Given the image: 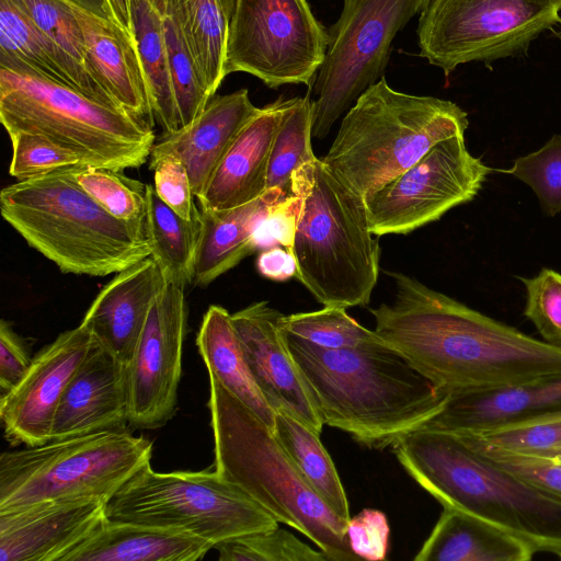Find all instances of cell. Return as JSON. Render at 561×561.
I'll return each instance as SVG.
<instances>
[{
    "label": "cell",
    "instance_id": "cell-1",
    "mask_svg": "<svg viewBox=\"0 0 561 561\" xmlns=\"http://www.w3.org/2000/svg\"><path fill=\"white\" fill-rule=\"evenodd\" d=\"M391 304L370 309L375 332L448 396L561 373V347L534 339L401 272Z\"/></svg>",
    "mask_w": 561,
    "mask_h": 561
},
{
    "label": "cell",
    "instance_id": "cell-2",
    "mask_svg": "<svg viewBox=\"0 0 561 561\" xmlns=\"http://www.w3.org/2000/svg\"><path fill=\"white\" fill-rule=\"evenodd\" d=\"M285 334L324 425L367 448L392 447L436 415L448 398L379 336L332 350Z\"/></svg>",
    "mask_w": 561,
    "mask_h": 561
},
{
    "label": "cell",
    "instance_id": "cell-3",
    "mask_svg": "<svg viewBox=\"0 0 561 561\" xmlns=\"http://www.w3.org/2000/svg\"><path fill=\"white\" fill-rule=\"evenodd\" d=\"M407 473L443 506L561 553V500L497 466L455 433L419 428L392 446Z\"/></svg>",
    "mask_w": 561,
    "mask_h": 561
},
{
    "label": "cell",
    "instance_id": "cell-4",
    "mask_svg": "<svg viewBox=\"0 0 561 561\" xmlns=\"http://www.w3.org/2000/svg\"><path fill=\"white\" fill-rule=\"evenodd\" d=\"M78 168L2 188L3 219L66 274L103 277L151 256L145 218L123 220L108 214L79 185Z\"/></svg>",
    "mask_w": 561,
    "mask_h": 561
},
{
    "label": "cell",
    "instance_id": "cell-5",
    "mask_svg": "<svg viewBox=\"0 0 561 561\" xmlns=\"http://www.w3.org/2000/svg\"><path fill=\"white\" fill-rule=\"evenodd\" d=\"M208 408L215 471L309 538L330 561L360 560L350 547L347 522L309 484L273 431L213 375Z\"/></svg>",
    "mask_w": 561,
    "mask_h": 561
},
{
    "label": "cell",
    "instance_id": "cell-6",
    "mask_svg": "<svg viewBox=\"0 0 561 561\" xmlns=\"http://www.w3.org/2000/svg\"><path fill=\"white\" fill-rule=\"evenodd\" d=\"M300 209L293 245L296 276L324 307L370 301L380 245L369 230L365 201L341 183L321 158L293 174Z\"/></svg>",
    "mask_w": 561,
    "mask_h": 561
},
{
    "label": "cell",
    "instance_id": "cell-7",
    "mask_svg": "<svg viewBox=\"0 0 561 561\" xmlns=\"http://www.w3.org/2000/svg\"><path fill=\"white\" fill-rule=\"evenodd\" d=\"M468 114L456 103L392 89L382 76L347 110L321 158L332 174L366 199L437 142L465 135Z\"/></svg>",
    "mask_w": 561,
    "mask_h": 561
},
{
    "label": "cell",
    "instance_id": "cell-8",
    "mask_svg": "<svg viewBox=\"0 0 561 561\" xmlns=\"http://www.w3.org/2000/svg\"><path fill=\"white\" fill-rule=\"evenodd\" d=\"M0 121L76 152L88 165L124 171L142 165L156 142L152 126L127 112L44 77L0 67Z\"/></svg>",
    "mask_w": 561,
    "mask_h": 561
},
{
    "label": "cell",
    "instance_id": "cell-9",
    "mask_svg": "<svg viewBox=\"0 0 561 561\" xmlns=\"http://www.w3.org/2000/svg\"><path fill=\"white\" fill-rule=\"evenodd\" d=\"M152 443L103 431L0 456V512L44 501L108 500L150 463Z\"/></svg>",
    "mask_w": 561,
    "mask_h": 561
},
{
    "label": "cell",
    "instance_id": "cell-10",
    "mask_svg": "<svg viewBox=\"0 0 561 561\" xmlns=\"http://www.w3.org/2000/svg\"><path fill=\"white\" fill-rule=\"evenodd\" d=\"M106 516L113 520L186 531L214 548L279 524L216 471L157 472L150 463L108 500Z\"/></svg>",
    "mask_w": 561,
    "mask_h": 561
},
{
    "label": "cell",
    "instance_id": "cell-11",
    "mask_svg": "<svg viewBox=\"0 0 561 561\" xmlns=\"http://www.w3.org/2000/svg\"><path fill=\"white\" fill-rule=\"evenodd\" d=\"M560 10V0H430L420 13V56L445 75L518 56L561 22Z\"/></svg>",
    "mask_w": 561,
    "mask_h": 561
},
{
    "label": "cell",
    "instance_id": "cell-12",
    "mask_svg": "<svg viewBox=\"0 0 561 561\" xmlns=\"http://www.w3.org/2000/svg\"><path fill=\"white\" fill-rule=\"evenodd\" d=\"M430 0H343L313 82L312 137L323 139L341 115L382 76L393 38Z\"/></svg>",
    "mask_w": 561,
    "mask_h": 561
},
{
    "label": "cell",
    "instance_id": "cell-13",
    "mask_svg": "<svg viewBox=\"0 0 561 561\" xmlns=\"http://www.w3.org/2000/svg\"><path fill=\"white\" fill-rule=\"evenodd\" d=\"M329 34L306 0H237L228 23L225 75L245 72L268 88L310 85Z\"/></svg>",
    "mask_w": 561,
    "mask_h": 561
},
{
    "label": "cell",
    "instance_id": "cell-14",
    "mask_svg": "<svg viewBox=\"0 0 561 561\" xmlns=\"http://www.w3.org/2000/svg\"><path fill=\"white\" fill-rule=\"evenodd\" d=\"M491 172L469 152L463 135L444 139L364 199L369 230L377 237L408 234L436 221L471 202Z\"/></svg>",
    "mask_w": 561,
    "mask_h": 561
},
{
    "label": "cell",
    "instance_id": "cell-15",
    "mask_svg": "<svg viewBox=\"0 0 561 561\" xmlns=\"http://www.w3.org/2000/svg\"><path fill=\"white\" fill-rule=\"evenodd\" d=\"M186 321L184 288L167 283L127 365L128 423L135 428H159L175 414Z\"/></svg>",
    "mask_w": 561,
    "mask_h": 561
},
{
    "label": "cell",
    "instance_id": "cell-16",
    "mask_svg": "<svg viewBox=\"0 0 561 561\" xmlns=\"http://www.w3.org/2000/svg\"><path fill=\"white\" fill-rule=\"evenodd\" d=\"M93 341L90 329L80 323L60 333L33 357L21 381L1 394L0 417L8 440L26 446L50 440L58 404Z\"/></svg>",
    "mask_w": 561,
    "mask_h": 561
},
{
    "label": "cell",
    "instance_id": "cell-17",
    "mask_svg": "<svg viewBox=\"0 0 561 561\" xmlns=\"http://www.w3.org/2000/svg\"><path fill=\"white\" fill-rule=\"evenodd\" d=\"M284 314L256 301L231 314L250 370L274 411H286L317 434L324 425L286 341Z\"/></svg>",
    "mask_w": 561,
    "mask_h": 561
},
{
    "label": "cell",
    "instance_id": "cell-18",
    "mask_svg": "<svg viewBox=\"0 0 561 561\" xmlns=\"http://www.w3.org/2000/svg\"><path fill=\"white\" fill-rule=\"evenodd\" d=\"M106 503L44 501L0 512V561H61L107 518Z\"/></svg>",
    "mask_w": 561,
    "mask_h": 561
},
{
    "label": "cell",
    "instance_id": "cell-19",
    "mask_svg": "<svg viewBox=\"0 0 561 561\" xmlns=\"http://www.w3.org/2000/svg\"><path fill=\"white\" fill-rule=\"evenodd\" d=\"M127 423V365L94 340L61 397L50 440L123 430Z\"/></svg>",
    "mask_w": 561,
    "mask_h": 561
},
{
    "label": "cell",
    "instance_id": "cell-20",
    "mask_svg": "<svg viewBox=\"0 0 561 561\" xmlns=\"http://www.w3.org/2000/svg\"><path fill=\"white\" fill-rule=\"evenodd\" d=\"M69 1L81 30L90 75L119 108L152 126L154 116L135 36L111 18Z\"/></svg>",
    "mask_w": 561,
    "mask_h": 561
},
{
    "label": "cell",
    "instance_id": "cell-21",
    "mask_svg": "<svg viewBox=\"0 0 561 561\" xmlns=\"http://www.w3.org/2000/svg\"><path fill=\"white\" fill-rule=\"evenodd\" d=\"M561 410V373L488 391L450 394L421 428L477 434Z\"/></svg>",
    "mask_w": 561,
    "mask_h": 561
},
{
    "label": "cell",
    "instance_id": "cell-22",
    "mask_svg": "<svg viewBox=\"0 0 561 561\" xmlns=\"http://www.w3.org/2000/svg\"><path fill=\"white\" fill-rule=\"evenodd\" d=\"M165 284L161 270L149 256L116 273L94 298L81 323L100 345L128 365Z\"/></svg>",
    "mask_w": 561,
    "mask_h": 561
},
{
    "label": "cell",
    "instance_id": "cell-23",
    "mask_svg": "<svg viewBox=\"0 0 561 561\" xmlns=\"http://www.w3.org/2000/svg\"><path fill=\"white\" fill-rule=\"evenodd\" d=\"M247 89L213 96L201 114L154 142L149 159L174 154L185 164L196 199L245 124L259 112Z\"/></svg>",
    "mask_w": 561,
    "mask_h": 561
},
{
    "label": "cell",
    "instance_id": "cell-24",
    "mask_svg": "<svg viewBox=\"0 0 561 561\" xmlns=\"http://www.w3.org/2000/svg\"><path fill=\"white\" fill-rule=\"evenodd\" d=\"M285 103L279 98L260 107L241 129L197 198L201 209H229L264 194L271 150Z\"/></svg>",
    "mask_w": 561,
    "mask_h": 561
},
{
    "label": "cell",
    "instance_id": "cell-25",
    "mask_svg": "<svg viewBox=\"0 0 561 561\" xmlns=\"http://www.w3.org/2000/svg\"><path fill=\"white\" fill-rule=\"evenodd\" d=\"M213 548L186 531L106 518L61 561H196Z\"/></svg>",
    "mask_w": 561,
    "mask_h": 561
},
{
    "label": "cell",
    "instance_id": "cell-26",
    "mask_svg": "<svg viewBox=\"0 0 561 561\" xmlns=\"http://www.w3.org/2000/svg\"><path fill=\"white\" fill-rule=\"evenodd\" d=\"M0 67L44 77L119 108L12 0H0Z\"/></svg>",
    "mask_w": 561,
    "mask_h": 561
},
{
    "label": "cell",
    "instance_id": "cell-27",
    "mask_svg": "<svg viewBox=\"0 0 561 561\" xmlns=\"http://www.w3.org/2000/svg\"><path fill=\"white\" fill-rule=\"evenodd\" d=\"M266 190L259 198L229 209H201V234L192 286L207 287L256 251L254 232L267 209L285 197Z\"/></svg>",
    "mask_w": 561,
    "mask_h": 561
},
{
    "label": "cell",
    "instance_id": "cell-28",
    "mask_svg": "<svg viewBox=\"0 0 561 561\" xmlns=\"http://www.w3.org/2000/svg\"><path fill=\"white\" fill-rule=\"evenodd\" d=\"M443 507L414 561H529L537 552L527 541L483 518Z\"/></svg>",
    "mask_w": 561,
    "mask_h": 561
},
{
    "label": "cell",
    "instance_id": "cell-29",
    "mask_svg": "<svg viewBox=\"0 0 561 561\" xmlns=\"http://www.w3.org/2000/svg\"><path fill=\"white\" fill-rule=\"evenodd\" d=\"M196 345L208 374L274 431L275 411L250 370L231 314L224 307L209 306L197 332Z\"/></svg>",
    "mask_w": 561,
    "mask_h": 561
},
{
    "label": "cell",
    "instance_id": "cell-30",
    "mask_svg": "<svg viewBox=\"0 0 561 561\" xmlns=\"http://www.w3.org/2000/svg\"><path fill=\"white\" fill-rule=\"evenodd\" d=\"M146 233L167 283L182 288L192 285L201 234L199 214L187 220L168 206L154 186L146 184Z\"/></svg>",
    "mask_w": 561,
    "mask_h": 561
},
{
    "label": "cell",
    "instance_id": "cell-31",
    "mask_svg": "<svg viewBox=\"0 0 561 561\" xmlns=\"http://www.w3.org/2000/svg\"><path fill=\"white\" fill-rule=\"evenodd\" d=\"M133 32L147 79L151 107L163 134L180 128L162 15L149 0H130Z\"/></svg>",
    "mask_w": 561,
    "mask_h": 561
},
{
    "label": "cell",
    "instance_id": "cell-32",
    "mask_svg": "<svg viewBox=\"0 0 561 561\" xmlns=\"http://www.w3.org/2000/svg\"><path fill=\"white\" fill-rule=\"evenodd\" d=\"M273 433L314 491L335 514L348 522L346 492L320 435L286 411L275 412Z\"/></svg>",
    "mask_w": 561,
    "mask_h": 561
},
{
    "label": "cell",
    "instance_id": "cell-33",
    "mask_svg": "<svg viewBox=\"0 0 561 561\" xmlns=\"http://www.w3.org/2000/svg\"><path fill=\"white\" fill-rule=\"evenodd\" d=\"M211 99L225 79L228 19L220 0H168Z\"/></svg>",
    "mask_w": 561,
    "mask_h": 561
},
{
    "label": "cell",
    "instance_id": "cell-34",
    "mask_svg": "<svg viewBox=\"0 0 561 561\" xmlns=\"http://www.w3.org/2000/svg\"><path fill=\"white\" fill-rule=\"evenodd\" d=\"M313 111V100L309 93L286 100L271 150L266 190H278L286 196L294 195V172L318 158L311 144Z\"/></svg>",
    "mask_w": 561,
    "mask_h": 561
},
{
    "label": "cell",
    "instance_id": "cell-35",
    "mask_svg": "<svg viewBox=\"0 0 561 561\" xmlns=\"http://www.w3.org/2000/svg\"><path fill=\"white\" fill-rule=\"evenodd\" d=\"M159 11L162 15L170 73L181 128L201 114L210 98L204 87L181 25L168 0H164Z\"/></svg>",
    "mask_w": 561,
    "mask_h": 561
},
{
    "label": "cell",
    "instance_id": "cell-36",
    "mask_svg": "<svg viewBox=\"0 0 561 561\" xmlns=\"http://www.w3.org/2000/svg\"><path fill=\"white\" fill-rule=\"evenodd\" d=\"M282 327L288 333L332 350L356 347L378 337L375 330L360 325L341 307L284 314Z\"/></svg>",
    "mask_w": 561,
    "mask_h": 561
},
{
    "label": "cell",
    "instance_id": "cell-37",
    "mask_svg": "<svg viewBox=\"0 0 561 561\" xmlns=\"http://www.w3.org/2000/svg\"><path fill=\"white\" fill-rule=\"evenodd\" d=\"M79 185L108 214L123 220H138L146 214V184L121 171L92 165L79 167Z\"/></svg>",
    "mask_w": 561,
    "mask_h": 561
},
{
    "label": "cell",
    "instance_id": "cell-38",
    "mask_svg": "<svg viewBox=\"0 0 561 561\" xmlns=\"http://www.w3.org/2000/svg\"><path fill=\"white\" fill-rule=\"evenodd\" d=\"M220 561H329L279 527L233 538L216 546Z\"/></svg>",
    "mask_w": 561,
    "mask_h": 561
},
{
    "label": "cell",
    "instance_id": "cell-39",
    "mask_svg": "<svg viewBox=\"0 0 561 561\" xmlns=\"http://www.w3.org/2000/svg\"><path fill=\"white\" fill-rule=\"evenodd\" d=\"M470 435L507 451L550 458L561 454V410L522 423Z\"/></svg>",
    "mask_w": 561,
    "mask_h": 561
},
{
    "label": "cell",
    "instance_id": "cell-40",
    "mask_svg": "<svg viewBox=\"0 0 561 561\" xmlns=\"http://www.w3.org/2000/svg\"><path fill=\"white\" fill-rule=\"evenodd\" d=\"M500 171L530 186L545 215L553 217L561 211V135H553L540 149Z\"/></svg>",
    "mask_w": 561,
    "mask_h": 561
},
{
    "label": "cell",
    "instance_id": "cell-41",
    "mask_svg": "<svg viewBox=\"0 0 561 561\" xmlns=\"http://www.w3.org/2000/svg\"><path fill=\"white\" fill-rule=\"evenodd\" d=\"M12 1L83 72H85L91 79H93L87 67L85 51L81 30L69 0Z\"/></svg>",
    "mask_w": 561,
    "mask_h": 561
},
{
    "label": "cell",
    "instance_id": "cell-42",
    "mask_svg": "<svg viewBox=\"0 0 561 561\" xmlns=\"http://www.w3.org/2000/svg\"><path fill=\"white\" fill-rule=\"evenodd\" d=\"M9 137L12 144L9 173L18 181L65 168L88 165L76 152L47 138L27 133H16Z\"/></svg>",
    "mask_w": 561,
    "mask_h": 561
},
{
    "label": "cell",
    "instance_id": "cell-43",
    "mask_svg": "<svg viewBox=\"0 0 561 561\" xmlns=\"http://www.w3.org/2000/svg\"><path fill=\"white\" fill-rule=\"evenodd\" d=\"M518 279L527 294L524 314L545 342L561 347V274L542 268L535 277Z\"/></svg>",
    "mask_w": 561,
    "mask_h": 561
},
{
    "label": "cell",
    "instance_id": "cell-44",
    "mask_svg": "<svg viewBox=\"0 0 561 561\" xmlns=\"http://www.w3.org/2000/svg\"><path fill=\"white\" fill-rule=\"evenodd\" d=\"M457 435L497 466L561 500V463L507 451L491 446L474 435Z\"/></svg>",
    "mask_w": 561,
    "mask_h": 561
},
{
    "label": "cell",
    "instance_id": "cell-45",
    "mask_svg": "<svg viewBox=\"0 0 561 561\" xmlns=\"http://www.w3.org/2000/svg\"><path fill=\"white\" fill-rule=\"evenodd\" d=\"M158 196L181 217L191 220L198 216L191 179L183 161L174 154L149 159Z\"/></svg>",
    "mask_w": 561,
    "mask_h": 561
},
{
    "label": "cell",
    "instance_id": "cell-46",
    "mask_svg": "<svg viewBox=\"0 0 561 561\" xmlns=\"http://www.w3.org/2000/svg\"><path fill=\"white\" fill-rule=\"evenodd\" d=\"M346 536L352 551L360 559L381 561L389 548L390 526L385 513L364 508L347 522Z\"/></svg>",
    "mask_w": 561,
    "mask_h": 561
},
{
    "label": "cell",
    "instance_id": "cell-47",
    "mask_svg": "<svg viewBox=\"0 0 561 561\" xmlns=\"http://www.w3.org/2000/svg\"><path fill=\"white\" fill-rule=\"evenodd\" d=\"M300 209L297 195L285 196L274 203L259 222L254 232L256 251L280 245L293 252Z\"/></svg>",
    "mask_w": 561,
    "mask_h": 561
},
{
    "label": "cell",
    "instance_id": "cell-48",
    "mask_svg": "<svg viewBox=\"0 0 561 561\" xmlns=\"http://www.w3.org/2000/svg\"><path fill=\"white\" fill-rule=\"evenodd\" d=\"M32 359L24 341L10 322H0V388L1 394L15 387L28 370Z\"/></svg>",
    "mask_w": 561,
    "mask_h": 561
},
{
    "label": "cell",
    "instance_id": "cell-49",
    "mask_svg": "<svg viewBox=\"0 0 561 561\" xmlns=\"http://www.w3.org/2000/svg\"><path fill=\"white\" fill-rule=\"evenodd\" d=\"M257 272L265 278L284 282L296 276V260L291 252L280 245L263 251L256 259Z\"/></svg>",
    "mask_w": 561,
    "mask_h": 561
},
{
    "label": "cell",
    "instance_id": "cell-50",
    "mask_svg": "<svg viewBox=\"0 0 561 561\" xmlns=\"http://www.w3.org/2000/svg\"><path fill=\"white\" fill-rule=\"evenodd\" d=\"M112 19L127 33L134 35L130 0H106Z\"/></svg>",
    "mask_w": 561,
    "mask_h": 561
},
{
    "label": "cell",
    "instance_id": "cell-51",
    "mask_svg": "<svg viewBox=\"0 0 561 561\" xmlns=\"http://www.w3.org/2000/svg\"><path fill=\"white\" fill-rule=\"evenodd\" d=\"M76 1L98 14L108 16L112 19L110 8L107 5L106 0H76Z\"/></svg>",
    "mask_w": 561,
    "mask_h": 561
},
{
    "label": "cell",
    "instance_id": "cell-52",
    "mask_svg": "<svg viewBox=\"0 0 561 561\" xmlns=\"http://www.w3.org/2000/svg\"><path fill=\"white\" fill-rule=\"evenodd\" d=\"M228 22L234 11L237 0H220Z\"/></svg>",
    "mask_w": 561,
    "mask_h": 561
},
{
    "label": "cell",
    "instance_id": "cell-53",
    "mask_svg": "<svg viewBox=\"0 0 561 561\" xmlns=\"http://www.w3.org/2000/svg\"><path fill=\"white\" fill-rule=\"evenodd\" d=\"M158 10L163 5L164 0H149Z\"/></svg>",
    "mask_w": 561,
    "mask_h": 561
},
{
    "label": "cell",
    "instance_id": "cell-54",
    "mask_svg": "<svg viewBox=\"0 0 561 561\" xmlns=\"http://www.w3.org/2000/svg\"><path fill=\"white\" fill-rule=\"evenodd\" d=\"M547 459H549L551 461H554L557 463H561V454H558V455H556L553 457H550V458H547Z\"/></svg>",
    "mask_w": 561,
    "mask_h": 561
},
{
    "label": "cell",
    "instance_id": "cell-55",
    "mask_svg": "<svg viewBox=\"0 0 561 561\" xmlns=\"http://www.w3.org/2000/svg\"><path fill=\"white\" fill-rule=\"evenodd\" d=\"M558 36H559V38L561 39V27H560V30H559V32H558Z\"/></svg>",
    "mask_w": 561,
    "mask_h": 561
},
{
    "label": "cell",
    "instance_id": "cell-56",
    "mask_svg": "<svg viewBox=\"0 0 561 561\" xmlns=\"http://www.w3.org/2000/svg\"><path fill=\"white\" fill-rule=\"evenodd\" d=\"M557 557L561 559V553L559 556H557Z\"/></svg>",
    "mask_w": 561,
    "mask_h": 561
},
{
    "label": "cell",
    "instance_id": "cell-57",
    "mask_svg": "<svg viewBox=\"0 0 561 561\" xmlns=\"http://www.w3.org/2000/svg\"><path fill=\"white\" fill-rule=\"evenodd\" d=\"M561 1V0H560Z\"/></svg>",
    "mask_w": 561,
    "mask_h": 561
}]
</instances>
